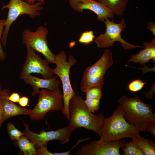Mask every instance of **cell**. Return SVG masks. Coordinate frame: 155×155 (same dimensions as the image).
I'll return each instance as SVG.
<instances>
[{
	"instance_id": "cell-24",
	"label": "cell",
	"mask_w": 155,
	"mask_h": 155,
	"mask_svg": "<svg viewBox=\"0 0 155 155\" xmlns=\"http://www.w3.org/2000/svg\"><path fill=\"white\" fill-rule=\"evenodd\" d=\"M100 88L94 87L90 88L86 92V98H97L100 99L102 96V92Z\"/></svg>"
},
{
	"instance_id": "cell-12",
	"label": "cell",
	"mask_w": 155,
	"mask_h": 155,
	"mask_svg": "<svg viewBox=\"0 0 155 155\" xmlns=\"http://www.w3.org/2000/svg\"><path fill=\"white\" fill-rule=\"evenodd\" d=\"M121 140L106 141L100 139L83 145L74 154L77 155H121L120 149L127 142Z\"/></svg>"
},
{
	"instance_id": "cell-23",
	"label": "cell",
	"mask_w": 155,
	"mask_h": 155,
	"mask_svg": "<svg viewBox=\"0 0 155 155\" xmlns=\"http://www.w3.org/2000/svg\"><path fill=\"white\" fill-rule=\"evenodd\" d=\"M95 37L93 31L91 30L86 31L81 34L78 41L81 43L88 44L93 41Z\"/></svg>"
},
{
	"instance_id": "cell-15",
	"label": "cell",
	"mask_w": 155,
	"mask_h": 155,
	"mask_svg": "<svg viewBox=\"0 0 155 155\" xmlns=\"http://www.w3.org/2000/svg\"><path fill=\"white\" fill-rule=\"evenodd\" d=\"M20 79L23 80L27 84L31 85L33 88L32 96L39 94L40 88H45L52 90H59V82L57 76L53 77L49 79L40 78L33 76L31 74L23 76Z\"/></svg>"
},
{
	"instance_id": "cell-30",
	"label": "cell",
	"mask_w": 155,
	"mask_h": 155,
	"mask_svg": "<svg viewBox=\"0 0 155 155\" xmlns=\"http://www.w3.org/2000/svg\"><path fill=\"white\" fill-rule=\"evenodd\" d=\"M155 83L151 87L150 90L147 92L145 94L146 98L148 99H151L152 98L153 95L155 91Z\"/></svg>"
},
{
	"instance_id": "cell-2",
	"label": "cell",
	"mask_w": 155,
	"mask_h": 155,
	"mask_svg": "<svg viewBox=\"0 0 155 155\" xmlns=\"http://www.w3.org/2000/svg\"><path fill=\"white\" fill-rule=\"evenodd\" d=\"M141 129L129 123L123 116V110L119 105L113 115L104 117L100 129V140L115 141L124 138L134 139L140 136Z\"/></svg>"
},
{
	"instance_id": "cell-4",
	"label": "cell",
	"mask_w": 155,
	"mask_h": 155,
	"mask_svg": "<svg viewBox=\"0 0 155 155\" xmlns=\"http://www.w3.org/2000/svg\"><path fill=\"white\" fill-rule=\"evenodd\" d=\"M67 55L64 51L59 52L55 56L54 64L56 67L53 69L54 74L57 75L60 79L62 84L63 108L61 111L66 118L69 121V100L76 94L71 86L69 74L71 67L77 62L76 59L71 55L69 57L67 61Z\"/></svg>"
},
{
	"instance_id": "cell-10",
	"label": "cell",
	"mask_w": 155,
	"mask_h": 155,
	"mask_svg": "<svg viewBox=\"0 0 155 155\" xmlns=\"http://www.w3.org/2000/svg\"><path fill=\"white\" fill-rule=\"evenodd\" d=\"M24 124L25 129L23 132L38 148L43 146H47V143L52 140H58L61 144H65L69 141V137L73 131L67 126L55 131H46L42 129L39 133H37L31 131L28 125L25 123Z\"/></svg>"
},
{
	"instance_id": "cell-8",
	"label": "cell",
	"mask_w": 155,
	"mask_h": 155,
	"mask_svg": "<svg viewBox=\"0 0 155 155\" xmlns=\"http://www.w3.org/2000/svg\"><path fill=\"white\" fill-rule=\"evenodd\" d=\"M104 22L106 27L105 32L100 34L95 39L98 47L105 48L112 46L115 42L118 41L121 43L125 50H132L137 47L144 48L143 46L131 44L122 38L121 32L126 27L124 18L119 23H116L113 19L111 21L108 18L106 19Z\"/></svg>"
},
{
	"instance_id": "cell-29",
	"label": "cell",
	"mask_w": 155,
	"mask_h": 155,
	"mask_svg": "<svg viewBox=\"0 0 155 155\" xmlns=\"http://www.w3.org/2000/svg\"><path fill=\"white\" fill-rule=\"evenodd\" d=\"M20 98L19 94L18 93H13L8 97L9 99L14 102H18Z\"/></svg>"
},
{
	"instance_id": "cell-38",
	"label": "cell",
	"mask_w": 155,
	"mask_h": 155,
	"mask_svg": "<svg viewBox=\"0 0 155 155\" xmlns=\"http://www.w3.org/2000/svg\"><path fill=\"white\" fill-rule=\"evenodd\" d=\"M63 0V1H67V0ZM94 0L97 1V0Z\"/></svg>"
},
{
	"instance_id": "cell-18",
	"label": "cell",
	"mask_w": 155,
	"mask_h": 155,
	"mask_svg": "<svg viewBox=\"0 0 155 155\" xmlns=\"http://www.w3.org/2000/svg\"><path fill=\"white\" fill-rule=\"evenodd\" d=\"M15 142V145L20 148L21 152L24 154L36 155L37 150L35 145L25 135L22 136Z\"/></svg>"
},
{
	"instance_id": "cell-31",
	"label": "cell",
	"mask_w": 155,
	"mask_h": 155,
	"mask_svg": "<svg viewBox=\"0 0 155 155\" xmlns=\"http://www.w3.org/2000/svg\"><path fill=\"white\" fill-rule=\"evenodd\" d=\"M28 98L26 96H23L20 98L18 102L20 106L24 107L28 105Z\"/></svg>"
},
{
	"instance_id": "cell-35",
	"label": "cell",
	"mask_w": 155,
	"mask_h": 155,
	"mask_svg": "<svg viewBox=\"0 0 155 155\" xmlns=\"http://www.w3.org/2000/svg\"><path fill=\"white\" fill-rule=\"evenodd\" d=\"M2 114V108L0 104V123H1V119Z\"/></svg>"
},
{
	"instance_id": "cell-20",
	"label": "cell",
	"mask_w": 155,
	"mask_h": 155,
	"mask_svg": "<svg viewBox=\"0 0 155 155\" xmlns=\"http://www.w3.org/2000/svg\"><path fill=\"white\" fill-rule=\"evenodd\" d=\"M139 146L133 140L127 142L121 148L123 153V155H135Z\"/></svg>"
},
{
	"instance_id": "cell-27",
	"label": "cell",
	"mask_w": 155,
	"mask_h": 155,
	"mask_svg": "<svg viewBox=\"0 0 155 155\" xmlns=\"http://www.w3.org/2000/svg\"><path fill=\"white\" fill-rule=\"evenodd\" d=\"M47 146H43L37 149L36 155H61V152L52 153L49 152L47 148Z\"/></svg>"
},
{
	"instance_id": "cell-13",
	"label": "cell",
	"mask_w": 155,
	"mask_h": 155,
	"mask_svg": "<svg viewBox=\"0 0 155 155\" xmlns=\"http://www.w3.org/2000/svg\"><path fill=\"white\" fill-rule=\"evenodd\" d=\"M71 8L79 13H83L84 10L88 9L97 15L99 21L104 22L106 18L113 19L115 14L107 7L94 0H68Z\"/></svg>"
},
{
	"instance_id": "cell-1",
	"label": "cell",
	"mask_w": 155,
	"mask_h": 155,
	"mask_svg": "<svg viewBox=\"0 0 155 155\" xmlns=\"http://www.w3.org/2000/svg\"><path fill=\"white\" fill-rule=\"evenodd\" d=\"M70 122L68 127L73 131L80 127L93 131L100 137V129L105 117L100 113L90 111L82 96L75 94L70 100L69 107Z\"/></svg>"
},
{
	"instance_id": "cell-22",
	"label": "cell",
	"mask_w": 155,
	"mask_h": 155,
	"mask_svg": "<svg viewBox=\"0 0 155 155\" xmlns=\"http://www.w3.org/2000/svg\"><path fill=\"white\" fill-rule=\"evenodd\" d=\"M100 100L97 98H86L84 101L88 110L94 113L99 108Z\"/></svg>"
},
{
	"instance_id": "cell-33",
	"label": "cell",
	"mask_w": 155,
	"mask_h": 155,
	"mask_svg": "<svg viewBox=\"0 0 155 155\" xmlns=\"http://www.w3.org/2000/svg\"><path fill=\"white\" fill-rule=\"evenodd\" d=\"M25 1L27 3L30 4H34L36 1H37L41 3L42 4H44V0H23Z\"/></svg>"
},
{
	"instance_id": "cell-7",
	"label": "cell",
	"mask_w": 155,
	"mask_h": 155,
	"mask_svg": "<svg viewBox=\"0 0 155 155\" xmlns=\"http://www.w3.org/2000/svg\"><path fill=\"white\" fill-rule=\"evenodd\" d=\"M39 94L37 104L29 115L32 119L41 120L50 111L63 110V94L60 90L54 91L42 88Z\"/></svg>"
},
{
	"instance_id": "cell-34",
	"label": "cell",
	"mask_w": 155,
	"mask_h": 155,
	"mask_svg": "<svg viewBox=\"0 0 155 155\" xmlns=\"http://www.w3.org/2000/svg\"><path fill=\"white\" fill-rule=\"evenodd\" d=\"M135 155H145L142 150L139 146L135 153Z\"/></svg>"
},
{
	"instance_id": "cell-6",
	"label": "cell",
	"mask_w": 155,
	"mask_h": 155,
	"mask_svg": "<svg viewBox=\"0 0 155 155\" xmlns=\"http://www.w3.org/2000/svg\"><path fill=\"white\" fill-rule=\"evenodd\" d=\"M113 63L112 53L108 49H106L95 64L88 67L85 70L80 85L82 91L86 93L88 89L94 87L101 88L106 72Z\"/></svg>"
},
{
	"instance_id": "cell-19",
	"label": "cell",
	"mask_w": 155,
	"mask_h": 155,
	"mask_svg": "<svg viewBox=\"0 0 155 155\" xmlns=\"http://www.w3.org/2000/svg\"><path fill=\"white\" fill-rule=\"evenodd\" d=\"M132 140L136 143L143 151L145 155H155V145L151 140L142 138L140 136Z\"/></svg>"
},
{
	"instance_id": "cell-5",
	"label": "cell",
	"mask_w": 155,
	"mask_h": 155,
	"mask_svg": "<svg viewBox=\"0 0 155 155\" xmlns=\"http://www.w3.org/2000/svg\"><path fill=\"white\" fill-rule=\"evenodd\" d=\"M42 4L37 2L30 4L23 0H10L6 5L2 6L1 10L5 9H8L7 18L5 20L4 30L1 38V42L6 50L7 38L10 28L12 24L20 16L26 14L32 19L40 15V11L44 8Z\"/></svg>"
},
{
	"instance_id": "cell-25",
	"label": "cell",
	"mask_w": 155,
	"mask_h": 155,
	"mask_svg": "<svg viewBox=\"0 0 155 155\" xmlns=\"http://www.w3.org/2000/svg\"><path fill=\"white\" fill-rule=\"evenodd\" d=\"M147 84L140 79L133 80L128 85V89L129 91L135 92L142 90L144 85Z\"/></svg>"
},
{
	"instance_id": "cell-9",
	"label": "cell",
	"mask_w": 155,
	"mask_h": 155,
	"mask_svg": "<svg viewBox=\"0 0 155 155\" xmlns=\"http://www.w3.org/2000/svg\"><path fill=\"white\" fill-rule=\"evenodd\" d=\"M49 31L42 26H39L35 32L27 29L22 33L23 43L35 51L41 53L50 63L54 64L55 56L49 49L47 36Z\"/></svg>"
},
{
	"instance_id": "cell-16",
	"label": "cell",
	"mask_w": 155,
	"mask_h": 155,
	"mask_svg": "<svg viewBox=\"0 0 155 155\" xmlns=\"http://www.w3.org/2000/svg\"><path fill=\"white\" fill-rule=\"evenodd\" d=\"M143 44L144 46V49L140 50L136 54L131 55L127 62H133L135 63H139L141 65H143L152 60L153 62L155 63V38L150 42H144Z\"/></svg>"
},
{
	"instance_id": "cell-32",
	"label": "cell",
	"mask_w": 155,
	"mask_h": 155,
	"mask_svg": "<svg viewBox=\"0 0 155 155\" xmlns=\"http://www.w3.org/2000/svg\"><path fill=\"white\" fill-rule=\"evenodd\" d=\"M147 28L150 30L154 36H155V23L154 22H148Z\"/></svg>"
},
{
	"instance_id": "cell-11",
	"label": "cell",
	"mask_w": 155,
	"mask_h": 155,
	"mask_svg": "<svg viewBox=\"0 0 155 155\" xmlns=\"http://www.w3.org/2000/svg\"><path fill=\"white\" fill-rule=\"evenodd\" d=\"M26 47V59L22 68L20 78L32 73L41 74L43 79L52 78L54 74L49 67V62L46 59H42L33 49L28 46Z\"/></svg>"
},
{
	"instance_id": "cell-14",
	"label": "cell",
	"mask_w": 155,
	"mask_h": 155,
	"mask_svg": "<svg viewBox=\"0 0 155 155\" xmlns=\"http://www.w3.org/2000/svg\"><path fill=\"white\" fill-rule=\"evenodd\" d=\"M10 92L7 89L2 91L0 94V104L2 108V114L1 123L12 117L19 115H29L32 110L26 109L18 106L9 100V96Z\"/></svg>"
},
{
	"instance_id": "cell-17",
	"label": "cell",
	"mask_w": 155,
	"mask_h": 155,
	"mask_svg": "<svg viewBox=\"0 0 155 155\" xmlns=\"http://www.w3.org/2000/svg\"><path fill=\"white\" fill-rule=\"evenodd\" d=\"M107 7L115 15L122 16L125 11L129 0H97Z\"/></svg>"
},
{
	"instance_id": "cell-36",
	"label": "cell",
	"mask_w": 155,
	"mask_h": 155,
	"mask_svg": "<svg viewBox=\"0 0 155 155\" xmlns=\"http://www.w3.org/2000/svg\"><path fill=\"white\" fill-rule=\"evenodd\" d=\"M2 91V90H1V85L0 83V94H1Z\"/></svg>"
},
{
	"instance_id": "cell-3",
	"label": "cell",
	"mask_w": 155,
	"mask_h": 155,
	"mask_svg": "<svg viewBox=\"0 0 155 155\" xmlns=\"http://www.w3.org/2000/svg\"><path fill=\"white\" fill-rule=\"evenodd\" d=\"M118 103L122 109L126 120L131 125L139 128L141 131H144L145 124L155 123L153 107L141 100L137 96L129 98L123 95L119 98Z\"/></svg>"
},
{
	"instance_id": "cell-37",
	"label": "cell",
	"mask_w": 155,
	"mask_h": 155,
	"mask_svg": "<svg viewBox=\"0 0 155 155\" xmlns=\"http://www.w3.org/2000/svg\"><path fill=\"white\" fill-rule=\"evenodd\" d=\"M2 123H0V127H1V125H2Z\"/></svg>"
},
{
	"instance_id": "cell-28",
	"label": "cell",
	"mask_w": 155,
	"mask_h": 155,
	"mask_svg": "<svg viewBox=\"0 0 155 155\" xmlns=\"http://www.w3.org/2000/svg\"><path fill=\"white\" fill-rule=\"evenodd\" d=\"M144 131H147L153 136L155 140V123H148L144 125Z\"/></svg>"
},
{
	"instance_id": "cell-21",
	"label": "cell",
	"mask_w": 155,
	"mask_h": 155,
	"mask_svg": "<svg viewBox=\"0 0 155 155\" xmlns=\"http://www.w3.org/2000/svg\"><path fill=\"white\" fill-rule=\"evenodd\" d=\"M7 131L10 138L13 141H16L25 134L18 130L14 126L13 123H9L7 125Z\"/></svg>"
},
{
	"instance_id": "cell-26",
	"label": "cell",
	"mask_w": 155,
	"mask_h": 155,
	"mask_svg": "<svg viewBox=\"0 0 155 155\" xmlns=\"http://www.w3.org/2000/svg\"><path fill=\"white\" fill-rule=\"evenodd\" d=\"M5 19H0V61H4L6 58V55L4 53L1 44V38L4 30Z\"/></svg>"
}]
</instances>
